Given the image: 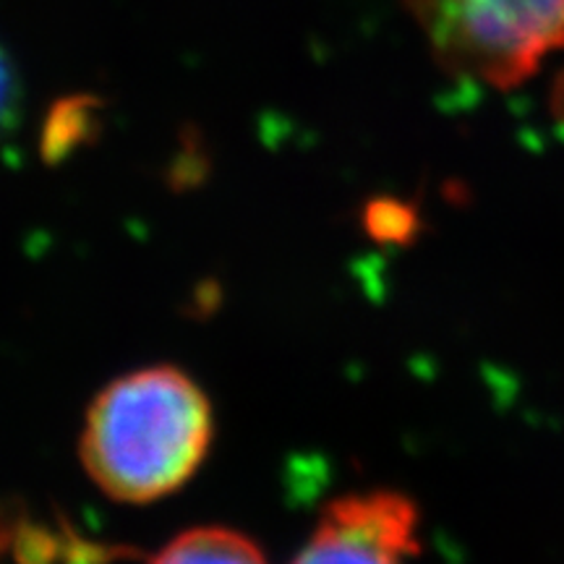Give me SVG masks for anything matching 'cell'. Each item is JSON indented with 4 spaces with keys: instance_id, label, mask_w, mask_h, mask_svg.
Listing matches in <instances>:
<instances>
[{
    "instance_id": "obj_5",
    "label": "cell",
    "mask_w": 564,
    "mask_h": 564,
    "mask_svg": "<svg viewBox=\"0 0 564 564\" xmlns=\"http://www.w3.org/2000/svg\"><path fill=\"white\" fill-rule=\"evenodd\" d=\"M158 562H264V552L249 535L232 528H192L154 556Z\"/></svg>"
},
{
    "instance_id": "obj_7",
    "label": "cell",
    "mask_w": 564,
    "mask_h": 564,
    "mask_svg": "<svg viewBox=\"0 0 564 564\" xmlns=\"http://www.w3.org/2000/svg\"><path fill=\"white\" fill-rule=\"evenodd\" d=\"M552 108L556 112V118L564 123V74L556 79V87H554V95H552Z\"/></svg>"
},
{
    "instance_id": "obj_6",
    "label": "cell",
    "mask_w": 564,
    "mask_h": 564,
    "mask_svg": "<svg viewBox=\"0 0 564 564\" xmlns=\"http://www.w3.org/2000/svg\"><path fill=\"white\" fill-rule=\"evenodd\" d=\"M9 91H11V76L3 58H0V116H3L6 105H9Z\"/></svg>"
},
{
    "instance_id": "obj_1",
    "label": "cell",
    "mask_w": 564,
    "mask_h": 564,
    "mask_svg": "<svg viewBox=\"0 0 564 564\" xmlns=\"http://www.w3.org/2000/svg\"><path fill=\"white\" fill-rule=\"evenodd\" d=\"M209 398L186 371L150 366L110 382L89 405L82 463L102 494L150 505L178 491L209 453Z\"/></svg>"
},
{
    "instance_id": "obj_3",
    "label": "cell",
    "mask_w": 564,
    "mask_h": 564,
    "mask_svg": "<svg viewBox=\"0 0 564 564\" xmlns=\"http://www.w3.org/2000/svg\"><path fill=\"white\" fill-rule=\"evenodd\" d=\"M421 518L398 491H366L329 502L295 562L394 564L421 552Z\"/></svg>"
},
{
    "instance_id": "obj_4",
    "label": "cell",
    "mask_w": 564,
    "mask_h": 564,
    "mask_svg": "<svg viewBox=\"0 0 564 564\" xmlns=\"http://www.w3.org/2000/svg\"><path fill=\"white\" fill-rule=\"evenodd\" d=\"M0 554H11L17 560H102V556H123V549H108L89 544V541L76 539L74 533L61 531L53 533L47 525L37 520L13 514V518H0Z\"/></svg>"
},
{
    "instance_id": "obj_2",
    "label": "cell",
    "mask_w": 564,
    "mask_h": 564,
    "mask_svg": "<svg viewBox=\"0 0 564 564\" xmlns=\"http://www.w3.org/2000/svg\"><path fill=\"white\" fill-rule=\"evenodd\" d=\"M447 74L497 89L531 79L564 47V0H403Z\"/></svg>"
}]
</instances>
